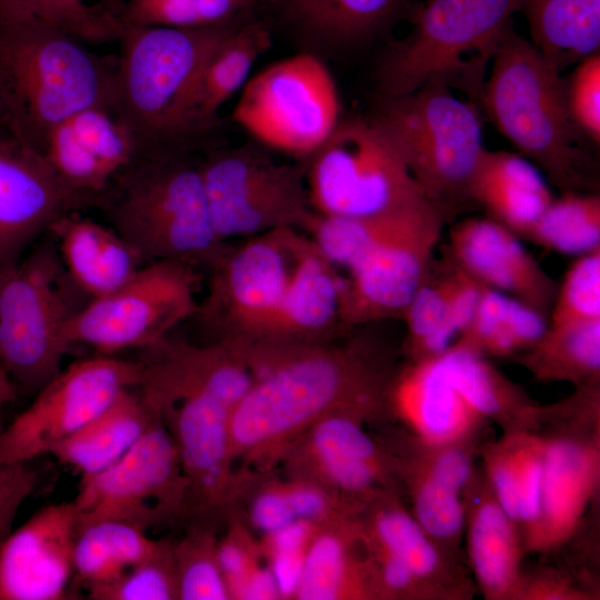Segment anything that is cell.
Returning a JSON list of instances; mask_svg holds the SVG:
<instances>
[{"label": "cell", "instance_id": "23", "mask_svg": "<svg viewBox=\"0 0 600 600\" xmlns=\"http://www.w3.org/2000/svg\"><path fill=\"white\" fill-rule=\"evenodd\" d=\"M48 231L69 276L90 300L114 291L144 264L116 230L78 210L59 217Z\"/></svg>", "mask_w": 600, "mask_h": 600}, {"label": "cell", "instance_id": "10", "mask_svg": "<svg viewBox=\"0 0 600 600\" xmlns=\"http://www.w3.org/2000/svg\"><path fill=\"white\" fill-rule=\"evenodd\" d=\"M200 172L210 219L223 242L282 228L302 231L313 214L303 161L278 162L244 144L207 150Z\"/></svg>", "mask_w": 600, "mask_h": 600}, {"label": "cell", "instance_id": "37", "mask_svg": "<svg viewBox=\"0 0 600 600\" xmlns=\"http://www.w3.org/2000/svg\"><path fill=\"white\" fill-rule=\"evenodd\" d=\"M263 0H123L118 18L122 28H208L254 18Z\"/></svg>", "mask_w": 600, "mask_h": 600}, {"label": "cell", "instance_id": "9", "mask_svg": "<svg viewBox=\"0 0 600 600\" xmlns=\"http://www.w3.org/2000/svg\"><path fill=\"white\" fill-rule=\"evenodd\" d=\"M303 162L311 208L320 216H376L429 199L369 114L341 118Z\"/></svg>", "mask_w": 600, "mask_h": 600}, {"label": "cell", "instance_id": "17", "mask_svg": "<svg viewBox=\"0 0 600 600\" xmlns=\"http://www.w3.org/2000/svg\"><path fill=\"white\" fill-rule=\"evenodd\" d=\"M453 213L428 200L400 230L347 271L343 320L348 328L401 318L426 279Z\"/></svg>", "mask_w": 600, "mask_h": 600}, {"label": "cell", "instance_id": "33", "mask_svg": "<svg viewBox=\"0 0 600 600\" xmlns=\"http://www.w3.org/2000/svg\"><path fill=\"white\" fill-rule=\"evenodd\" d=\"M159 542L126 522L104 520L86 524L76 537L74 577L87 590L111 582L149 557Z\"/></svg>", "mask_w": 600, "mask_h": 600}, {"label": "cell", "instance_id": "20", "mask_svg": "<svg viewBox=\"0 0 600 600\" xmlns=\"http://www.w3.org/2000/svg\"><path fill=\"white\" fill-rule=\"evenodd\" d=\"M344 277L307 236L290 282L274 311L240 348H289L322 343L347 332ZM354 329V328H353Z\"/></svg>", "mask_w": 600, "mask_h": 600}, {"label": "cell", "instance_id": "47", "mask_svg": "<svg viewBox=\"0 0 600 600\" xmlns=\"http://www.w3.org/2000/svg\"><path fill=\"white\" fill-rule=\"evenodd\" d=\"M460 493L426 474L413 493L414 519L428 536L441 540L456 538L464 523Z\"/></svg>", "mask_w": 600, "mask_h": 600}, {"label": "cell", "instance_id": "29", "mask_svg": "<svg viewBox=\"0 0 600 600\" xmlns=\"http://www.w3.org/2000/svg\"><path fill=\"white\" fill-rule=\"evenodd\" d=\"M531 42L560 72L599 52L600 0H521Z\"/></svg>", "mask_w": 600, "mask_h": 600}, {"label": "cell", "instance_id": "40", "mask_svg": "<svg viewBox=\"0 0 600 600\" xmlns=\"http://www.w3.org/2000/svg\"><path fill=\"white\" fill-rule=\"evenodd\" d=\"M447 379L481 417H501L526 404L524 394L486 358L452 344L434 356Z\"/></svg>", "mask_w": 600, "mask_h": 600}, {"label": "cell", "instance_id": "31", "mask_svg": "<svg viewBox=\"0 0 600 600\" xmlns=\"http://www.w3.org/2000/svg\"><path fill=\"white\" fill-rule=\"evenodd\" d=\"M268 23L251 18L236 24L208 60L198 97V122L207 136L218 124V111L248 81L258 60L271 47Z\"/></svg>", "mask_w": 600, "mask_h": 600}, {"label": "cell", "instance_id": "7", "mask_svg": "<svg viewBox=\"0 0 600 600\" xmlns=\"http://www.w3.org/2000/svg\"><path fill=\"white\" fill-rule=\"evenodd\" d=\"M89 300L49 231L0 269V366L17 389L36 394L60 372L71 323Z\"/></svg>", "mask_w": 600, "mask_h": 600}, {"label": "cell", "instance_id": "43", "mask_svg": "<svg viewBox=\"0 0 600 600\" xmlns=\"http://www.w3.org/2000/svg\"><path fill=\"white\" fill-rule=\"evenodd\" d=\"M458 276L459 268L444 251L441 258L433 259L426 279L401 316L406 329L402 348L409 360L417 357L441 327Z\"/></svg>", "mask_w": 600, "mask_h": 600}, {"label": "cell", "instance_id": "57", "mask_svg": "<svg viewBox=\"0 0 600 600\" xmlns=\"http://www.w3.org/2000/svg\"><path fill=\"white\" fill-rule=\"evenodd\" d=\"M263 1H264V4H266V0H263Z\"/></svg>", "mask_w": 600, "mask_h": 600}, {"label": "cell", "instance_id": "8", "mask_svg": "<svg viewBox=\"0 0 600 600\" xmlns=\"http://www.w3.org/2000/svg\"><path fill=\"white\" fill-rule=\"evenodd\" d=\"M369 117L392 142L427 198L454 212L484 151L478 106L438 80L380 94Z\"/></svg>", "mask_w": 600, "mask_h": 600}, {"label": "cell", "instance_id": "42", "mask_svg": "<svg viewBox=\"0 0 600 600\" xmlns=\"http://www.w3.org/2000/svg\"><path fill=\"white\" fill-rule=\"evenodd\" d=\"M217 541L211 528L200 521L172 542L178 599H231L218 562Z\"/></svg>", "mask_w": 600, "mask_h": 600}, {"label": "cell", "instance_id": "34", "mask_svg": "<svg viewBox=\"0 0 600 600\" xmlns=\"http://www.w3.org/2000/svg\"><path fill=\"white\" fill-rule=\"evenodd\" d=\"M428 200L401 210L359 218L324 217L313 212L302 231L330 263L349 271L400 230Z\"/></svg>", "mask_w": 600, "mask_h": 600}, {"label": "cell", "instance_id": "5", "mask_svg": "<svg viewBox=\"0 0 600 600\" xmlns=\"http://www.w3.org/2000/svg\"><path fill=\"white\" fill-rule=\"evenodd\" d=\"M480 104L500 133L562 192H596L590 158L567 107L564 77L510 21Z\"/></svg>", "mask_w": 600, "mask_h": 600}, {"label": "cell", "instance_id": "22", "mask_svg": "<svg viewBox=\"0 0 600 600\" xmlns=\"http://www.w3.org/2000/svg\"><path fill=\"white\" fill-rule=\"evenodd\" d=\"M138 149V141L116 108L98 106L57 126L47 138L42 156L60 182L88 208Z\"/></svg>", "mask_w": 600, "mask_h": 600}, {"label": "cell", "instance_id": "55", "mask_svg": "<svg viewBox=\"0 0 600 600\" xmlns=\"http://www.w3.org/2000/svg\"><path fill=\"white\" fill-rule=\"evenodd\" d=\"M123 0H100L99 3L112 11L118 17V10ZM119 19V18H118Z\"/></svg>", "mask_w": 600, "mask_h": 600}, {"label": "cell", "instance_id": "51", "mask_svg": "<svg viewBox=\"0 0 600 600\" xmlns=\"http://www.w3.org/2000/svg\"><path fill=\"white\" fill-rule=\"evenodd\" d=\"M471 471L469 456L462 450L449 448L436 456L427 476L460 493L470 480Z\"/></svg>", "mask_w": 600, "mask_h": 600}, {"label": "cell", "instance_id": "2", "mask_svg": "<svg viewBox=\"0 0 600 600\" xmlns=\"http://www.w3.org/2000/svg\"><path fill=\"white\" fill-rule=\"evenodd\" d=\"M54 28L0 26V128L42 154L50 132L90 107L116 108V56Z\"/></svg>", "mask_w": 600, "mask_h": 600}, {"label": "cell", "instance_id": "52", "mask_svg": "<svg viewBox=\"0 0 600 600\" xmlns=\"http://www.w3.org/2000/svg\"><path fill=\"white\" fill-rule=\"evenodd\" d=\"M496 500L508 517L518 521V488L514 453H504L494 458L490 466Z\"/></svg>", "mask_w": 600, "mask_h": 600}, {"label": "cell", "instance_id": "15", "mask_svg": "<svg viewBox=\"0 0 600 600\" xmlns=\"http://www.w3.org/2000/svg\"><path fill=\"white\" fill-rule=\"evenodd\" d=\"M139 361L108 354L72 362L0 431V464L27 463L70 437L122 391L138 386Z\"/></svg>", "mask_w": 600, "mask_h": 600}, {"label": "cell", "instance_id": "13", "mask_svg": "<svg viewBox=\"0 0 600 600\" xmlns=\"http://www.w3.org/2000/svg\"><path fill=\"white\" fill-rule=\"evenodd\" d=\"M307 234L282 228L229 243L208 266V291L192 317L212 341L239 342L271 316L293 274Z\"/></svg>", "mask_w": 600, "mask_h": 600}, {"label": "cell", "instance_id": "36", "mask_svg": "<svg viewBox=\"0 0 600 600\" xmlns=\"http://www.w3.org/2000/svg\"><path fill=\"white\" fill-rule=\"evenodd\" d=\"M42 24L61 30L84 43L116 41L118 17L87 0H0V26Z\"/></svg>", "mask_w": 600, "mask_h": 600}, {"label": "cell", "instance_id": "30", "mask_svg": "<svg viewBox=\"0 0 600 600\" xmlns=\"http://www.w3.org/2000/svg\"><path fill=\"white\" fill-rule=\"evenodd\" d=\"M594 453L571 440L543 443L540 531L550 543L578 522L596 476Z\"/></svg>", "mask_w": 600, "mask_h": 600}, {"label": "cell", "instance_id": "18", "mask_svg": "<svg viewBox=\"0 0 600 600\" xmlns=\"http://www.w3.org/2000/svg\"><path fill=\"white\" fill-rule=\"evenodd\" d=\"M84 208L41 153L0 129V269L19 260L59 217Z\"/></svg>", "mask_w": 600, "mask_h": 600}, {"label": "cell", "instance_id": "27", "mask_svg": "<svg viewBox=\"0 0 600 600\" xmlns=\"http://www.w3.org/2000/svg\"><path fill=\"white\" fill-rule=\"evenodd\" d=\"M360 527L351 517L318 528L307 550L293 599L342 600L379 596L376 567L359 560Z\"/></svg>", "mask_w": 600, "mask_h": 600}, {"label": "cell", "instance_id": "12", "mask_svg": "<svg viewBox=\"0 0 600 600\" xmlns=\"http://www.w3.org/2000/svg\"><path fill=\"white\" fill-rule=\"evenodd\" d=\"M199 281L197 267L184 261L144 263L114 291L88 301L71 323L70 343L108 356L148 349L192 319Z\"/></svg>", "mask_w": 600, "mask_h": 600}, {"label": "cell", "instance_id": "19", "mask_svg": "<svg viewBox=\"0 0 600 600\" xmlns=\"http://www.w3.org/2000/svg\"><path fill=\"white\" fill-rule=\"evenodd\" d=\"M73 501L49 504L11 531L0 548V600H61L74 576Z\"/></svg>", "mask_w": 600, "mask_h": 600}, {"label": "cell", "instance_id": "11", "mask_svg": "<svg viewBox=\"0 0 600 600\" xmlns=\"http://www.w3.org/2000/svg\"><path fill=\"white\" fill-rule=\"evenodd\" d=\"M340 112L332 74L306 51L249 79L231 117L261 144L304 161L336 128Z\"/></svg>", "mask_w": 600, "mask_h": 600}, {"label": "cell", "instance_id": "49", "mask_svg": "<svg viewBox=\"0 0 600 600\" xmlns=\"http://www.w3.org/2000/svg\"><path fill=\"white\" fill-rule=\"evenodd\" d=\"M518 488V521L538 524L541 516L543 443L533 442L514 452Z\"/></svg>", "mask_w": 600, "mask_h": 600}, {"label": "cell", "instance_id": "26", "mask_svg": "<svg viewBox=\"0 0 600 600\" xmlns=\"http://www.w3.org/2000/svg\"><path fill=\"white\" fill-rule=\"evenodd\" d=\"M409 362L393 374L387 403L428 442L456 440L481 416L450 383L437 357Z\"/></svg>", "mask_w": 600, "mask_h": 600}, {"label": "cell", "instance_id": "14", "mask_svg": "<svg viewBox=\"0 0 600 600\" xmlns=\"http://www.w3.org/2000/svg\"><path fill=\"white\" fill-rule=\"evenodd\" d=\"M78 529L112 520L148 531L187 513V482L172 436L158 419L119 460L81 477Z\"/></svg>", "mask_w": 600, "mask_h": 600}, {"label": "cell", "instance_id": "41", "mask_svg": "<svg viewBox=\"0 0 600 600\" xmlns=\"http://www.w3.org/2000/svg\"><path fill=\"white\" fill-rule=\"evenodd\" d=\"M360 530L371 548L402 560L418 580L436 573L439 556L426 531L400 507L382 504L372 514L369 527Z\"/></svg>", "mask_w": 600, "mask_h": 600}, {"label": "cell", "instance_id": "32", "mask_svg": "<svg viewBox=\"0 0 600 600\" xmlns=\"http://www.w3.org/2000/svg\"><path fill=\"white\" fill-rule=\"evenodd\" d=\"M547 319L522 302L483 287L470 323L453 344L486 358L523 352L547 328Z\"/></svg>", "mask_w": 600, "mask_h": 600}, {"label": "cell", "instance_id": "56", "mask_svg": "<svg viewBox=\"0 0 600 600\" xmlns=\"http://www.w3.org/2000/svg\"><path fill=\"white\" fill-rule=\"evenodd\" d=\"M2 428H3V427H1V424H0V431L2 430Z\"/></svg>", "mask_w": 600, "mask_h": 600}, {"label": "cell", "instance_id": "50", "mask_svg": "<svg viewBox=\"0 0 600 600\" xmlns=\"http://www.w3.org/2000/svg\"><path fill=\"white\" fill-rule=\"evenodd\" d=\"M38 482L37 473L27 463L0 464V548L22 502Z\"/></svg>", "mask_w": 600, "mask_h": 600}, {"label": "cell", "instance_id": "35", "mask_svg": "<svg viewBox=\"0 0 600 600\" xmlns=\"http://www.w3.org/2000/svg\"><path fill=\"white\" fill-rule=\"evenodd\" d=\"M522 362L538 377L596 383L600 370V320L563 328L547 326L522 352Z\"/></svg>", "mask_w": 600, "mask_h": 600}, {"label": "cell", "instance_id": "3", "mask_svg": "<svg viewBox=\"0 0 600 600\" xmlns=\"http://www.w3.org/2000/svg\"><path fill=\"white\" fill-rule=\"evenodd\" d=\"M93 207L144 263L179 260L208 268L228 243L212 226L193 150L139 148Z\"/></svg>", "mask_w": 600, "mask_h": 600}, {"label": "cell", "instance_id": "28", "mask_svg": "<svg viewBox=\"0 0 600 600\" xmlns=\"http://www.w3.org/2000/svg\"><path fill=\"white\" fill-rule=\"evenodd\" d=\"M157 420L137 388L127 389L50 454L81 477L90 476L119 460Z\"/></svg>", "mask_w": 600, "mask_h": 600}, {"label": "cell", "instance_id": "16", "mask_svg": "<svg viewBox=\"0 0 600 600\" xmlns=\"http://www.w3.org/2000/svg\"><path fill=\"white\" fill-rule=\"evenodd\" d=\"M143 400L176 443L187 482V513L206 519L232 507L239 477L229 434L233 409L198 387L166 388Z\"/></svg>", "mask_w": 600, "mask_h": 600}, {"label": "cell", "instance_id": "24", "mask_svg": "<svg viewBox=\"0 0 600 600\" xmlns=\"http://www.w3.org/2000/svg\"><path fill=\"white\" fill-rule=\"evenodd\" d=\"M553 198L541 171L509 151L484 149L468 188L470 202L520 239H528Z\"/></svg>", "mask_w": 600, "mask_h": 600}, {"label": "cell", "instance_id": "38", "mask_svg": "<svg viewBox=\"0 0 600 600\" xmlns=\"http://www.w3.org/2000/svg\"><path fill=\"white\" fill-rule=\"evenodd\" d=\"M527 240L573 256L600 249V196L597 192H562L552 199Z\"/></svg>", "mask_w": 600, "mask_h": 600}, {"label": "cell", "instance_id": "48", "mask_svg": "<svg viewBox=\"0 0 600 600\" xmlns=\"http://www.w3.org/2000/svg\"><path fill=\"white\" fill-rule=\"evenodd\" d=\"M217 557L230 598L234 599L244 580L260 566L259 542L243 522L233 519L226 534L217 541Z\"/></svg>", "mask_w": 600, "mask_h": 600}, {"label": "cell", "instance_id": "45", "mask_svg": "<svg viewBox=\"0 0 600 600\" xmlns=\"http://www.w3.org/2000/svg\"><path fill=\"white\" fill-rule=\"evenodd\" d=\"M600 320V249L577 256L558 282L547 326L563 328Z\"/></svg>", "mask_w": 600, "mask_h": 600}, {"label": "cell", "instance_id": "25", "mask_svg": "<svg viewBox=\"0 0 600 600\" xmlns=\"http://www.w3.org/2000/svg\"><path fill=\"white\" fill-rule=\"evenodd\" d=\"M408 0H266L283 23L313 48L347 49L388 29Z\"/></svg>", "mask_w": 600, "mask_h": 600}, {"label": "cell", "instance_id": "21", "mask_svg": "<svg viewBox=\"0 0 600 600\" xmlns=\"http://www.w3.org/2000/svg\"><path fill=\"white\" fill-rule=\"evenodd\" d=\"M520 240L487 217H472L450 228L444 252L480 284L522 302L548 321L558 282Z\"/></svg>", "mask_w": 600, "mask_h": 600}, {"label": "cell", "instance_id": "4", "mask_svg": "<svg viewBox=\"0 0 600 600\" xmlns=\"http://www.w3.org/2000/svg\"><path fill=\"white\" fill-rule=\"evenodd\" d=\"M236 24L122 28L117 40L116 110L139 148L196 151L206 137L198 122L202 73Z\"/></svg>", "mask_w": 600, "mask_h": 600}, {"label": "cell", "instance_id": "54", "mask_svg": "<svg viewBox=\"0 0 600 600\" xmlns=\"http://www.w3.org/2000/svg\"><path fill=\"white\" fill-rule=\"evenodd\" d=\"M16 398L17 387L0 366V409L7 403L14 401Z\"/></svg>", "mask_w": 600, "mask_h": 600}, {"label": "cell", "instance_id": "1", "mask_svg": "<svg viewBox=\"0 0 600 600\" xmlns=\"http://www.w3.org/2000/svg\"><path fill=\"white\" fill-rule=\"evenodd\" d=\"M370 326L309 346L234 347L254 373L230 416L234 460L269 472L319 420L334 413L363 419L383 407L393 374Z\"/></svg>", "mask_w": 600, "mask_h": 600}, {"label": "cell", "instance_id": "39", "mask_svg": "<svg viewBox=\"0 0 600 600\" xmlns=\"http://www.w3.org/2000/svg\"><path fill=\"white\" fill-rule=\"evenodd\" d=\"M513 521L497 500L480 503L469 530V549L476 576L489 594H501L516 577Z\"/></svg>", "mask_w": 600, "mask_h": 600}, {"label": "cell", "instance_id": "53", "mask_svg": "<svg viewBox=\"0 0 600 600\" xmlns=\"http://www.w3.org/2000/svg\"><path fill=\"white\" fill-rule=\"evenodd\" d=\"M234 599L277 600L282 599L269 567L259 566L241 584Z\"/></svg>", "mask_w": 600, "mask_h": 600}, {"label": "cell", "instance_id": "46", "mask_svg": "<svg viewBox=\"0 0 600 600\" xmlns=\"http://www.w3.org/2000/svg\"><path fill=\"white\" fill-rule=\"evenodd\" d=\"M570 118L579 133L593 144L600 143V53L578 62L564 77Z\"/></svg>", "mask_w": 600, "mask_h": 600}, {"label": "cell", "instance_id": "44", "mask_svg": "<svg viewBox=\"0 0 600 600\" xmlns=\"http://www.w3.org/2000/svg\"><path fill=\"white\" fill-rule=\"evenodd\" d=\"M94 600L178 599L172 542L160 540L146 559L130 567L111 582L88 589Z\"/></svg>", "mask_w": 600, "mask_h": 600}, {"label": "cell", "instance_id": "6", "mask_svg": "<svg viewBox=\"0 0 600 600\" xmlns=\"http://www.w3.org/2000/svg\"><path fill=\"white\" fill-rule=\"evenodd\" d=\"M521 0H426L411 29L376 67L380 94H403L438 80L480 102L488 66Z\"/></svg>", "mask_w": 600, "mask_h": 600}]
</instances>
